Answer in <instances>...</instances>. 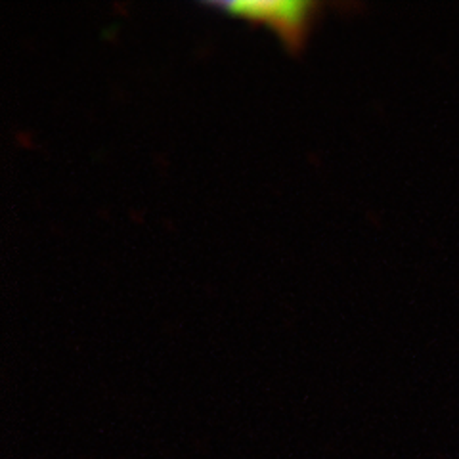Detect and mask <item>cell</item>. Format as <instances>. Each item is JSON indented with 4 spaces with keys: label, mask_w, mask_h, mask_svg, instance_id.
<instances>
[{
    "label": "cell",
    "mask_w": 459,
    "mask_h": 459,
    "mask_svg": "<svg viewBox=\"0 0 459 459\" xmlns=\"http://www.w3.org/2000/svg\"><path fill=\"white\" fill-rule=\"evenodd\" d=\"M211 6L230 16L270 25L291 52L303 47L314 18L322 10V4L314 0H228L211 3Z\"/></svg>",
    "instance_id": "1"
}]
</instances>
